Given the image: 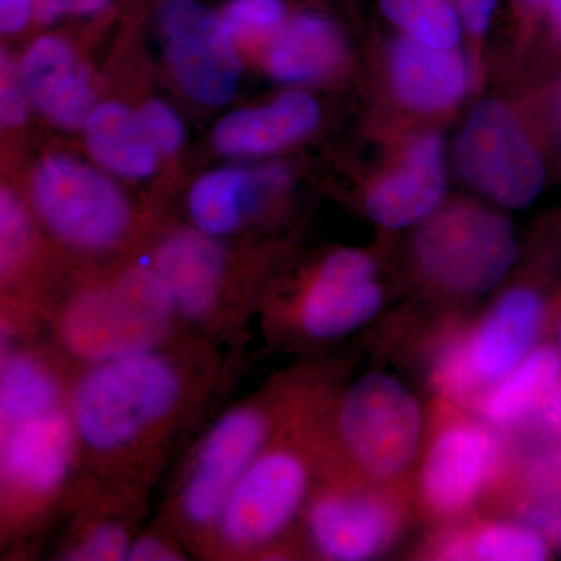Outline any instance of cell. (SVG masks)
<instances>
[{
  "instance_id": "cell-12",
  "label": "cell",
  "mask_w": 561,
  "mask_h": 561,
  "mask_svg": "<svg viewBox=\"0 0 561 561\" xmlns=\"http://www.w3.org/2000/svg\"><path fill=\"white\" fill-rule=\"evenodd\" d=\"M382 290L368 254L341 250L321 265L301 305L302 330L331 341L359 330L379 312Z\"/></svg>"
},
{
  "instance_id": "cell-7",
  "label": "cell",
  "mask_w": 561,
  "mask_h": 561,
  "mask_svg": "<svg viewBox=\"0 0 561 561\" xmlns=\"http://www.w3.org/2000/svg\"><path fill=\"white\" fill-rule=\"evenodd\" d=\"M456 160L474 190L505 208L530 205L545 184L540 154L511 111L497 102L472 110L457 139Z\"/></svg>"
},
{
  "instance_id": "cell-15",
  "label": "cell",
  "mask_w": 561,
  "mask_h": 561,
  "mask_svg": "<svg viewBox=\"0 0 561 561\" xmlns=\"http://www.w3.org/2000/svg\"><path fill=\"white\" fill-rule=\"evenodd\" d=\"M445 192L443 151L435 135L421 136L404 162L368 192V216L387 228H404L430 216Z\"/></svg>"
},
{
  "instance_id": "cell-32",
  "label": "cell",
  "mask_w": 561,
  "mask_h": 561,
  "mask_svg": "<svg viewBox=\"0 0 561 561\" xmlns=\"http://www.w3.org/2000/svg\"><path fill=\"white\" fill-rule=\"evenodd\" d=\"M529 481L538 504L561 511V451L546 454L530 467Z\"/></svg>"
},
{
  "instance_id": "cell-17",
  "label": "cell",
  "mask_w": 561,
  "mask_h": 561,
  "mask_svg": "<svg viewBox=\"0 0 561 561\" xmlns=\"http://www.w3.org/2000/svg\"><path fill=\"white\" fill-rule=\"evenodd\" d=\"M319 119L311 95L287 92L267 105L227 114L214 130V144L231 157L271 153L308 135Z\"/></svg>"
},
{
  "instance_id": "cell-9",
  "label": "cell",
  "mask_w": 561,
  "mask_h": 561,
  "mask_svg": "<svg viewBox=\"0 0 561 561\" xmlns=\"http://www.w3.org/2000/svg\"><path fill=\"white\" fill-rule=\"evenodd\" d=\"M502 445L486 423L460 420L438 432L421 470V494L435 515L467 512L501 470Z\"/></svg>"
},
{
  "instance_id": "cell-21",
  "label": "cell",
  "mask_w": 561,
  "mask_h": 561,
  "mask_svg": "<svg viewBox=\"0 0 561 561\" xmlns=\"http://www.w3.org/2000/svg\"><path fill=\"white\" fill-rule=\"evenodd\" d=\"M88 150L99 164L125 179H147L158 153L144 133L138 113L119 102L101 103L84 122Z\"/></svg>"
},
{
  "instance_id": "cell-10",
  "label": "cell",
  "mask_w": 561,
  "mask_h": 561,
  "mask_svg": "<svg viewBox=\"0 0 561 561\" xmlns=\"http://www.w3.org/2000/svg\"><path fill=\"white\" fill-rule=\"evenodd\" d=\"M308 470L295 454L275 451L250 465L219 516L228 542L241 548L271 541L286 529L308 491Z\"/></svg>"
},
{
  "instance_id": "cell-20",
  "label": "cell",
  "mask_w": 561,
  "mask_h": 561,
  "mask_svg": "<svg viewBox=\"0 0 561 561\" xmlns=\"http://www.w3.org/2000/svg\"><path fill=\"white\" fill-rule=\"evenodd\" d=\"M345 55V39L334 22L302 13L276 33L265 66L280 83H311L341 68Z\"/></svg>"
},
{
  "instance_id": "cell-24",
  "label": "cell",
  "mask_w": 561,
  "mask_h": 561,
  "mask_svg": "<svg viewBox=\"0 0 561 561\" xmlns=\"http://www.w3.org/2000/svg\"><path fill=\"white\" fill-rule=\"evenodd\" d=\"M251 205L253 181L241 169L206 173L190 194V213L195 227L213 238L234 231Z\"/></svg>"
},
{
  "instance_id": "cell-16",
  "label": "cell",
  "mask_w": 561,
  "mask_h": 561,
  "mask_svg": "<svg viewBox=\"0 0 561 561\" xmlns=\"http://www.w3.org/2000/svg\"><path fill=\"white\" fill-rule=\"evenodd\" d=\"M72 456V423L65 412L43 413L7 431L3 471L13 485L28 493H49L68 474Z\"/></svg>"
},
{
  "instance_id": "cell-39",
  "label": "cell",
  "mask_w": 561,
  "mask_h": 561,
  "mask_svg": "<svg viewBox=\"0 0 561 561\" xmlns=\"http://www.w3.org/2000/svg\"><path fill=\"white\" fill-rule=\"evenodd\" d=\"M557 353H559V359L561 364V323H560V330H559V343H557Z\"/></svg>"
},
{
  "instance_id": "cell-27",
  "label": "cell",
  "mask_w": 561,
  "mask_h": 561,
  "mask_svg": "<svg viewBox=\"0 0 561 561\" xmlns=\"http://www.w3.org/2000/svg\"><path fill=\"white\" fill-rule=\"evenodd\" d=\"M283 0H230L224 9V21L234 39L265 38L283 22Z\"/></svg>"
},
{
  "instance_id": "cell-26",
  "label": "cell",
  "mask_w": 561,
  "mask_h": 561,
  "mask_svg": "<svg viewBox=\"0 0 561 561\" xmlns=\"http://www.w3.org/2000/svg\"><path fill=\"white\" fill-rule=\"evenodd\" d=\"M383 14L409 38L451 49L460 36L459 18L448 0H381Z\"/></svg>"
},
{
  "instance_id": "cell-1",
  "label": "cell",
  "mask_w": 561,
  "mask_h": 561,
  "mask_svg": "<svg viewBox=\"0 0 561 561\" xmlns=\"http://www.w3.org/2000/svg\"><path fill=\"white\" fill-rule=\"evenodd\" d=\"M179 373L146 353L98 362L73 397V426L98 451L122 448L172 411L179 401Z\"/></svg>"
},
{
  "instance_id": "cell-22",
  "label": "cell",
  "mask_w": 561,
  "mask_h": 561,
  "mask_svg": "<svg viewBox=\"0 0 561 561\" xmlns=\"http://www.w3.org/2000/svg\"><path fill=\"white\" fill-rule=\"evenodd\" d=\"M559 353L551 346L531 350L501 381L476 402L483 423L491 427H513L540 411L542 402L559 383Z\"/></svg>"
},
{
  "instance_id": "cell-4",
  "label": "cell",
  "mask_w": 561,
  "mask_h": 561,
  "mask_svg": "<svg viewBox=\"0 0 561 561\" xmlns=\"http://www.w3.org/2000/svg\"><path fill=\"white\" fill-rule=\"evenodd\" d=\"M516 254L511 221L478 205L442 210L415 239L421 271L453 294H486L507 275Z\"/></svg>"
},
{
  "instance_id": "cell-37",
  "label": "cell",
  "mask_w": 561,
  "mask_h": 561,
  "mask_svg": "<svg viewBox=\"0 0 561 561\" xmlns=\"http://www.w3.org/2000/svg\"><path fill=\"white\" fill-rule=\"evenodd\" d=\"M538 412H540L542 426L561 437V382L557 383L556 389L549 393Z\"/></svg>"
},
{
  "instance_id": "cell-13",
  "label": "cell",
  "mask_w": 561,
  "mask_h": 561,
  "mask_svg": "<svg viewBox=\"0 0 561 561\" xmlns=\"http://www.w3.org/2000/svg\"><path fill=\"white\" fill-rule=\"evenodd\" d=\"M401 516L382 494L335 493L317 501L309 534L321 556L337 561L370 560L394 541Z\"/></svg>"
},
{
  "instance_id": "cell-36",
  "label": "cell",
  "mask_w": 561,
  "mask_h": 561,
  "mask_svg": "<svg viewBox=\"0 0 561 561\" xmlns=\"http://www.w3.org/2000/svg\"><path fill=\"white\" fill-rule=\"evenodd\" d=\"M181 557L157 538H142L133 542L127 560H180Z\"/></svg>"
},
{
  "instance_id": "cell-5",
  "label": "cell",
  "mask_w": 561,
  "mask_h": 561,
  "mask_svg": "<svg viewBox=\"0 0 561 561\" xmlns=\"http://www.w3.org/2000/svg\"><path fill=\"white\" fill-rule=\"evenodd\" d=\"M32 195L49 230L79 249H110L130 225V205L119 187L70 154H51L41 162Z\"/></svg>"
},
{
  "instance_id": "cell-38",
  "label": "cell",
  "mask_w": 561,
  "mask_h": 561,
  "mask_svg": "<svg viewBox=\"0 0 561 561\" xmlns=\"http://www.w3.org/2000/svg\"><path fill=\"white\" fill-rule=\"evenodd\" d=\"M553 14H556L557 24L561 31V0H552Z\"/></svg>"
},
{
  "instance_id": "cell-31",
  "label": "cell",
  "mask_w": 561,
  "mask_h": 561,
  "mask_svg": "<svg viewBox=\"0 0 561 561\" xmlns=\"http://www.w3.org/2000/svg\"><path fill=\"white\" fill-rule=\"evenodd\" d=\"M127 534L116 524L98 527L87 541L72 552V560L116 561L124 560L130 551Z\"/></svg>"
},
{
  "instance_id": "cell-30",
  "label": "cell",
  "mask_w": 561,
  "mask_h": 561,
  "mask_svg": "<svg viewBox=\"0 0 561 561\" xmlns=\"http://www.w3.org/2000/svg\"><path fill=\"white\" fill-rule=\"evenodd\" d=\"M27 94L22 84L20 68H14L9 55L0 65V121L3 127H18L27 117Z\"/></svg>"
},
{
  "instance_id": "cell-8",
  "label": "cell",
  "mask_w": 561,
  "mask_h": 561,
  "mask_svg": "<svg viewBox=\"0 0 561 561\" xmlns=\"http://www.w3.org/2000/svg\"><path fill=\"white\" fill-rule=\"evenodd\" d=\"M160 31L169 65L186 94L209 106L234 98L242 61L224 18L195 0H168Z\"/></svg>"
},
{
  "instance_id": "cell-3",
  "label": "cell",
  "mask_w": 561,
  "mask_h": 561,
  "mask_svg": "<svg viewBox=\"0 0 561 561\" xmlns=\"http://www.w3.org/2000/svg\"><path fill=\"white\" fill-rule=\"evenodd\" d=\"M173 309L157 272L133 268L113 289L73 302L62 331L73 353L98 364L150 351L169 330Z\"/></svg>"
},
{
  "instance_id": "cell-14",
  "label": "cell",
  "mask_w": 561,
  "mask_h": 561,
  "mask_svg": "<svg viewBox=\"0 0 561 561\" xmlns=\"http://www.w3.org/2000/svg\"><path fill=\"white\" fill-rule=\"evenodd\" d=\"M20 76L28 101L58 127H81L94 108L90 79L60 36L36 39L22 58Z\"/></svg>"
},
{
  "instance_id": "cell-2",
  "label": "cell",
  "mask_w": 561,
  "mask_h": 561,
  "mask_svg": "<svg viewBox=\"0 0 561 561\" xmlns=\"http://www.w3.org/2000/svg\"><path fill=\"white\" fill-rule=\"evenodd\" d=\"M545 319L537 291L513 289L468 334L438 351L432 362V383L446 400L479 398L522 364L535 348Z\"/></svg>"
},
{
  "instance_id": "cell-18",
  "label": "cell",
  "mask_w": 561,
  "mask_h": 561,
  "mask_svg": "<svg viewBox=\"0 0 561 561\" xmlns=\"http://www.w3.org/2000/svg\"><path fill=\"white\" fill-rule=\"evenodd\" d=\"M225 254L213 236L184 231L161 247L154 272L171 295L173 306L190 319H202L216 305Z\"/></svg>"
},
{
  "instance_id": "cell-25",
  "label": "cell",
  "mask_w": 561,
  "mask_h": 561,
  "mask_svg": "<svg viewBox=\"0 0 561 561\" xmlns=\"http://www.w3.org/2000/svg\"><path fill=\"white\" fill-rule=\"evenodd\" d=\"M57 400V383L38 362L25 356L3 362L0 411L7 427L54 411Z\"/></svg>"
},
{
  "instance_id": "cell-29",
  "label": "cell",
  "mask_w": 561,
  "mask_h": 561,
  "mask_svg": "<svg viewBox=\"0 0 561 561\" xmlns=\"http://www.w3.org/2000/svg\"><path fill=\"white\" fill-rule=\"evenodd\" d=\"M144 133L158 154H173L184 142V127L179 114L161 101H150L138 111Z\"/></svg>"
},
{
  "instance_id": "cell-23",
  "label": "cell",
  "mask_w": 561,
  "mask_h": 561,
  "mask_svg": "<svg viewBox=\"0 0 561 561\" xmlns=\"http://www.w3.org/2000/svg\"><path fill=\"white\" fill-rule=\"evenodd\" d=\"M442 560L541 561L548 540L530 524L491 523L476 530L443 535L432 551Z\"/></svg>"
},
{
  "instance_id": "cell-19",
  "label": "cell",
  "mask_w": 561,
  "mask_h": 561,
  "mask_svg": "<svg viewBox=\"0 0 561 561\" xmlns=\"http://www.w3.org/2000/svg\"><path fill=\"white\" fill-rule=\"evenodd\" d=\"M394 91L415 110H442L459 101L467 90L463 58L451 49H438L412 38L394 44L391 54Z\"/></svg>"
},
{
  "instance_id": "cell-28",
  "label": "cell",
  "mask_w": 561,
  "mask_h": 561,
  "mask_svg": "<svg viewBox=\"0 0 561 561\" xmlns=\"http://www.w3.org/2000/svg\"><path fill=\"white\" fill-rule=\"evenodd\" d=\"M32 230L20 198L7 187L0 192V256L2 271L10 272L31 245Z\"/></svg>"
},
{
  "instance_id": "cell-34",
  "label": "cell",
  "mask_w": 561,
  "mask_h": 561,
  "mask_svg": "<svg viewBox=\"0 0 561 561\" xmlns=\"http://www.w3.org/2000/svg\"><path fill=\"white\" fill-rule=\"evenodd\" d=\"M35 0H0V28L7 35L21 32L31 21Z\"/></svg>"
},
{
  "instance_id": "cell-6",
  "label": "cell",
  "mask_w": 561,
  "mask_h": 561,
  "mask_svg": "<svg viewBox=\"0 0 561 561\" xmlns=\"http://www.w3.org/2000/svg\"><path fill=\"white\" fill-rule=\"evenodd\" d=\"M339 426L362 470L386 481L415 459L423 416L404 383L387 373H368L343 394Z\"/></svg>"
},
{
  "instance_id": "cell-35",
  "label": "cell",
  "mask_w": 561,
  "mask_h": 561,
  "mask_svg": "<svg viewBox=\"0 0 561 561\" xmlns=\"http://www.w3.org/2000/svg\"><path fill=\"white\" fill-rule=\"evenodd\" d=\"M457 5L467 27L476 35H481L489 27L496 0H457Z\"/></svg>"
},
{
  "instance_id": "cell-33",
  "label": "cell",
  "mask_w": 561,
  "mask_h": 561,
  "mask_svg": "<svg viewBox=\"0 0 561 561\" xmlns=\"http://www.w3.org/2000/svg\"><path fill=\"white\" fill-rule=\"evenodd\" d=\"M108 3L110 0H35V10L41 21L50 22L62 16L98 13Z\"/></svg>"
},
{
  "instance_id": "cell-11",
  "label": "cell",
  "mask_w": 561,
  "mask_h": 561,
  "mask_svg": "<svg viewBox=\"0 0 561 561\" xmlns=\"http://www.w3.org/2000/svg\"><path fill=\"white\" fill-rule=\"evenodd\" d=\"M265 437L260 413L239 409L209 432L183 490V511L195 524L219 518L239 479L256 460Z\"/></svg>"
}]
</instances>
